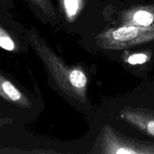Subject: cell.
<instances>
[{
  "label": "cell",
  "mask_w": 154,
  "mask_h": 154,
  "mask_svg": "<svg viewBox=\"0 0 154 154\" xmlns=\"http://www.w3.org/2000/svg\"><path fill=\"white\" fill-rule=\"evenodd\" d=\"M29 42L59 88L72 99L81 102H85L87 78L84 71L66 64L35 30L29 34Z\"/></svg>",
  "instance_id": "6da1fadb"
},
{
  "label": "cell",
  "mask_w": 154,
  "mask_h": 154,
  "mask_svg": "<svg viewBox=\"0 0 154 154\" xmlns=\"http://www.w3.org/2000/svg\"><path fill=\"white\" fill-rule=\"evenodd\" d=\"M154 42V28L122 25L102 33L101 47L108 50H121Z\"/></svg>",
  "instance_id": "7a4b0ae2"
},
{
  "label": "cell",
  "mask_w": 154,
  "mask_h": 154,
  "mask_svg": "<svg viewBox=\"0 0 154 154\" xmlns=\"http://www.w3.org/2000/svg\"><path fill=\"white\" fill-rule=\"evenodd\" d=\"M101 153L108 154H154V144L128 138L109 125L102 131Z\"/></svg>",
  "instance_id": "3957f363"
},
{
  "label": "cell",
  "mask_w": 154,
  "mask_h": 154,
  "mask_svg": "<svg viewBox=\"0 0 154 154\" xmlns=\"http://www.w3.org/2000/svg\"><path fill=\"white\" fill-rule=\"evenodd\" d=\"M123 13L122 25L154 28V2L135 5Z\"/></svg>",
  "instance_id": "277c9868"
},
{
  "label": "cell",
  "mask_w": 154,
  "mask_h": 154,
  "mask_svg": "<svg viewBox=\"0 0 154 154\" xmlns=\"http://www.w3.org/2000/svg\"><path fill=\"white\" fill-rule=\"evenodd\" d=\"M120 119L143 133L154 138V112L128 108L121 111Z\"/></svg>",
  "instance_id": "5b68a950"
},
{
  "label": "cell",
  "mask_w": 154,
  "mask_h": 154,
  "mask_svg": "<svg viewBox=\"0 0 154 154\" xmlns=\"http://www.w3.org/2000/svg\"><path fill=\"white\" fill-rule=\"evenodd\" d=\"M0 97L22 108L31 106L28 98L13 83L0 74Z\"/></svg>",
  "instance_id": "8992f818"
},
{
  "label": "cell",
  "mask_w": 154,
  "mask_h": 154,
  "mask_svg": "<svg viewBox=\"0 0 154 154\" xmlns=\"http://www.w3.org/2000/svg\"><path fill=\"white\" fill-rule=\"evenodd\" d=\"M98 0H58V5L66 20L73 22L84 9Z\"/></svg>",
  "instance_id": "52a82bcc"
},
{
  "label": "cell",
  "mask_w": 154,
  "mask_h": 154,
  "mask_svg": "<svg viewBox=\"0 0 154 154\" xmlns=\"http://www.w3.org/2000/svg\"><path fill=\"white\" fill-rule=\"evenodd\" d=\"M32 5L38 9L45 16L55 17L56 10L51 0H27Z\"/></svg>",
  "instance_id": "ba28073f"
},
{
  "label": "cell",
  "mask_w": 154,
  "mask_h": 154,
  "mask_svg": "<svg viewBox=\"0 0 154 154\" xmlns=\"http://www.w3.org/2000/svg\"><path fill=\"white\" fill-rule=\"evenodd\" d=\"M0 48L7 51H14L16 49L14 39L4 28L0 26Z\"/></svg>",
  "instance_id": "9c48e42d"
},
{
  "label": "cell",
  "mask_w": 154,
  "mask_h": 154,
  "mask_svg": "<svg viewBox=\"0 0 154 154\" xmlns=\"http://www.w3.org/2000/svg\"><path fill=\"white\" fill-rule=\"evenodd\" d=\"M150 60V57L147 54L144 53H140V54H135L129 56L127 59V63L130 65H142L147 63Z\"/></svg>",
  "instance_id": "30bf717a"
}]
</instances>
